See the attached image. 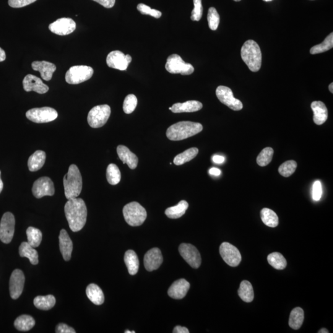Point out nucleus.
Returning <instances> with one entry per match:
<instances>
[{
	"label": "nucleus",
	"instance_id": "obj_15",
	"mask_svg": "<svg viewBox=\"0 0 333 333\" xmlns=\"http://www.w3.org/2000/svg\"><path fill=\"white\" fill-rule=\"evenodd\" d=\"M132 57L125 54L122 52L116 50L111 51L106 58V63L111 68L126 71L129 65L132 62Z\"/></svg>",
	"mask_w": 333,
	"mask_h": 333
},
{
	"label": "nucleus",
	"instance_id": "obj_30",
	"mask_svg": "<svg viewBox=\"0 0 333 333\" xmlns=\"http://www.w3.org/2000/svg\"><path fill=\"white\" fill-rule=\"evenodd\" d=\"M35 321L32 317L28 315H22L17 317L14 323V325L20 332H28L35 326Z\"/></svg>",
	"mask_w": 333,
	"mask_h": 333
},
{
	"label": "nucleus",
	"instance_id": "obj_7",
	"mask_svg": "<svg viewBox=\"0 0 333 333\" xmlns=\"http://www.w3.org/2000/svg\"><path fill=\"white\" fill-rule=\"evenodd\" d=\"M93 72L92 67L90 66H74L67 71L65 78L69 84L77 85L90 79Z\"/></svg>",
	"mask_w": 333,
	"mask_h": 333
},
{
	"label": "nucleus",
	"instance_id": "obj_27",
	"mask_svg": "<svg viewBox=\"0 0 333 333\" xmlns=\"http://www.w3.org/2000/svg\"><path fill=\"white\" fill-rule=\"evenodd\" d=\"M86 294L88 299L95 305L100 306L105 302V296L103 291L95 284H90L87 286Z\"/></svg>",
	"mask_w": 333,
	"mask_h": 333
},
{
	"label": "nucleus",
	"instance_id": "obj_57",
	"mask_svg": "<svg viewBox=\"0 0 333 333\" xmlns=\"http://www.w3.org/2000/svg\"><path fill=\"white\" fill-rule=\"evenodd\" d=\"M329 90L332 93H333V83H332L331 84L329 85Z\"/></svg>",
	"mask_w": 333,
	"mask_h": 333
},
{
	"label": "nucleus",
	"instance_id": "obj_11",
	"mask_svg": "<svg viewBox=\"0 0 333 333\" xmlns=\"http://www.w3.org/2000/svg\"><path fill=\"white\" fill-rule=\"evenodd\" d=\"M216 95L221 103L233 111H240L243 105L240 100L234 97L232 90L225 86H219L216 90Z\"/></svg>",
	"mask_w": 333,
	"mask_h": 333
},
{
	"label": "nucleus",
	"instance_id": "obj_55",
	"mask_svg": "<svg viewBox=\"0 0 333 333\" xmlns=\"http://www.w3.org/2000/svg\"><path fill=\"white\" fill-rule=\"evenodd\" d=\"M2 189H3V183L1 178V171H0V193H1Z\"/></svg>",
	"mask_w": 333,
	"mask_h": 333
},
{
	"label": "nucleus",
	"instance_id": "obj_60",
	"mask_svg": "<svg viewBox=\"0 0 333 333\" xmlns=\"http://www.w3.org/2000/svg\"><path fill=\"white\" fill-rule=\"evenodd\" d=\"M234 1H237V2H238V1H240L241 0H234Z\"/></svg>",
	"mask_w": 333,
	"mask_h": 333
},
{
	"label": "nucleus",
	"instance_id": "obj_35",
	"mask_svg": "<svg viewBox=\"0 0 333 333\" xmlns=\"http://www.w3.org/2000/svg\"><path fill=\"white\" fill-rule=\"evenodd\" d=\"M261 217L263 223L269 227H277L279 223L277 214L268 208H264L261 212Z\"/></svg>",
	"mask_w": 333,
	"mask_h": 333
},
{
	"label": "nucleus",
	"instance_id": "obj_42",
	"mask_svg": "<svg viewBox=\"0 0 333 333\" xmlns=\"http://www.w3.org/2000/svg\"><path fill=\"white\" fill-rule=\"evenodd\" d=\"M297 163L295 161H288L282 164L278 168V171L281 175L284 177H289L293 175L297 168Z\"/></svg>",
	"mask_w": 333,
	"mask_h": 333
},
{
	"label": "nucleus",
	"instance_id": "obj_38",
	"mask_svg": "<svg viewBox=\"0 0 333 333\" xmlns=\"http://www.w3.org/2000/svg\"><path fill=\"white\" fill-rule=\"evenodd\" d=\"M27 233L28 243L33 248H37L42 240V233L38 228L30 226L27 228Z\"/></svg>",
	"mask_w": 333,
	"mask_h": 333
},
{
	"label": "nucleus",
	"instance_id": "obj_25",
	"mask_svg": "<svg viewBox=\"0 0 333 333\" xmlns=\"http://www.w3.org/2000/svg\"><path fill=\"white\" fill-rule=\"evenodd\" d=\"M171 108L173 113H194L201 110L202 104L197 101H188L183 103L174 104Z\"/></svg>",
	"mask_w": 333,
	"mask_h": 333
},
{
	"label": "nucleus",
	"instance_id": "obj_29",
	"mask_svg": "<svg viewBox=\"0 0 333 333\" xmlns=\"http://www.w3.org/2000/svg\"><path fill=\"white\" fill-rule=\"evenodd\" d=\"M124 261L128 269L129 274L135 275L137 274L139 269V260L135 252L129 250L124 256Z\"/></svg>",
	"mask_w": 333,
	"mask_h": 333
},
{
	"label": "nucleus",
	"instance_id": "obj_1",
	"mask_svg": "<svg viewBox=\"0 0 333 333\" xmlns=\"http://www.w3.org/2000/svg\"><path fill=\"white\" fill-rule=\"evenodd\" d=\"M65 214L70 228L77 232L84 227L87 222V209L81 198L69 199L64 207Z\"/></svg>",
	"mask_w": 333,
	"mask_h": 333
},
{
	"label": "nucleus",
	"instance_id": "obj_14",
	"mask_svg": "<svg viewBox=\"0 0 333 333\" xmlns=\"http://www.w3.org/2000/svg\"><path fill=\"white\" fill-rule=\"evenodd\" d=\"M54 191L53 182L47 176L36 179L33 184L32 193L37 199L46 196H53Z\"/></svg>",
	"mask_w": 333,
	"mask_h": 333
},
{
	"label": "nucleus",
	"instance_id": "obj_32",
	"mask_svg": "<svg viewBox=\"0 0 333 333\" xmlns=\"http://www.w3.org/2000/svg\"><path fill=\"white\" fill-rule=\"evenodd\" d=\"M238 295L245 303H251L254 300V293L251 283L247 280L241 283L238 291Z\"/></svg>",
	"mask_w": 333,
	"mask_h": 333
},
{
	"label": "nucleus",
	"instance_id": "obj_9",
	"mask_svg": "<svg viewBox=\"0 0 333 333\" xmlns=\"http://www.w3.org/2000/svg\"><path fill=\"white\" fill-rule=\"evenodd\" d=\"M58 116V112L49 107L31 109L26 113V117L28 120L37 124L53 121Z\"/></svg>",
	"mask_w": 333,
	"mask_h": 333
},
{
	"label": "nucleus",
	"instance_id": "obj_56",
	"mask_svg": "<svg viewBox=\"0 0 333 333\" xmlns=\"http://www.w3.org/2000/svg\"><path fill=\"white\" fill-rule=\"evenodd\" d=\"M329 332L326 329H322L319 332V333H329Z\"/></svg>",
	"mask_w": 333,
	"mask_h": 333
},
{
	"label": "nucleus",
	"instance_id": "obj_10",
	"mask_svg": "<svg viewBox=\"0 0 333 333\" xmlns=\"http://www.w3.org/2000/svg\"><path fill=\"white\" fill-rule=\"evenodd\" d=\"M15 218L11 212H6L2 215L0 222V239L2 243H11L14 236Z\"/></svg>",
	"mask_w": 333,
	"mask_h": 333
},
{
	"label": "nucleus",
	"instance_id": "obj_53",
	"mask_svg": "<svg viewBox=\"0 0 333 333\" xmlns=\"http://www.w3.org/2000/svg\"><path fill=\"white\" fill-rule=\"evenodd\" d=\"M209 173L210 174H211V175H212L219 176L221 174V171L220 169L213 167L210 169Z\"/></svg>",
	"mask_w": 333,
	"mask_h": 333
},
{
	"label": "nucleus",
	"instance_id": "obj_23",
	"mask_svg": "<svg viewBox=\"0 0 333 333\" xmlns=\"http://www.w3.org/2000/svg\"><path fill=\"white\" fill-rule=\"evenodd\" d=\"M117 153L122 162L126 164L130 168L135 169L137 168L139 159L136 155L130 151L128 148L123 145H119L117 148Z\"/></svg>",
	"mask_w": 333,
	"mask_h": 333
},
{
	"label": "nucleus",
	"instance_id": "obj_19",
	"mask_svg": "<svg viewBox=\"0 0 333 333\" xmlns=\"http://www.w3.org/2000/svg\"><path fill=\"white\" fill-rule=\"evenodd\" d=\"M163 255L160 249L153 248L145 254L144 265L145 269L148 272H152L158 269L163 264Z\"/></svg>",
	"mask_w": 333,
	"mask_h": 333
},
{
	"label": "nucleus",
	"instance_id": "obj_50",
	"mask_svg": "<svg viewBox=\"0 0 333 333\" xmlns=\"http://www.w3.org/2000/svg\"><path fill=\"white\" fill-rule=\"evenodd\" d=\"M93 1L102 5L106 8H111L114 6L116 2V0H93Z\"/></svg>",
	"mask_w": 333,
	"mask_h": 333
},
{
	"label": "nucleus",
	"instance_id": "obj_51",
	"mask_svg": "<svg viewBox=\"0 0 333 333\" xmlns=\"http://www.w3.org/2000/svg\"><path fill=\"white\" fill-rule=\"evenodd\" d=\"M173 333H189L188 329H186V327H183L181 326H176L175 329H173Z\"/></svg>",
	"mask_w": 333,
	"mask_h": 333
},
{
	"label": "nucleus",
	"instance_id": "obj_28",
	"mask_svg": "<svg viewBox=\"0 0 333 333\" xmlns=\"http://www.w3.org/2000/svg\"><path fill=\"white\" fill-rule=\"evenodd\" d=\"M19 252L20 257H27L32 265L38 264V252L28 242H23L20 244Z\"/></svg>",
	"mask_w": 333,
	"mask_h": 333
},
{
	"label": "nucleus",
	"instance_id": "obj_40",
	"mask_svg": "<svg viewBox=\"0 0 333 333\" xmlns=\"http://www.w3.org/2000/svg\"><path fill=\"white\" fill-rule=\"evenodd\" d=\"M333 33L330 34L325 39V40L319 45L313 46L311 49L312 54H317L324 53L333 48Z\"/></svg>",
	"mask_w": 333,
	"mask_h": 333
},
{
	"label": "nucleus",
	"instance_id": "obj_2",
	"mask_svg": "<svg viewBox=\"0 0 333 333\" xmlns=\"http://www.w3.org/2000/svg\"><path fill=\"white\" fill-rule=\"evenodd\" d=\"M201 124L190 121L177 122L168 127L166 136L171 141H180L194 136L202 131Z\"/></svg>",
	"mask_w": 333,
	"mask_h": 333
},
{
	"label": "nucleus",
	"instance_id": "obj_31",
	"mask_svg": "<svg viewBox=\"0 0 333 333\" xmlns=\"http://www.w3.org/2000/svg\"><path fill=\"white\" fill-rule=\"evenodd\" d=\"M188 206V203L183 200V201H179L178 204L175 206L167 208L166 210L165 214L171 219H176V218L181 217L185 214Z\"/></svg>",
	"mask_w": 333,
	"mask_h": 333
},
{
	"label": "nucleus",
	"instance_id": "obj_12",
	"mask_svg": "<svg viewBox=\"0 0 333 333\" xmlns=\"http://www.w3.org/2000/svg\"><path fill=\"white\" fill-rule=\"evenodd\" d=\"M179 252L188 264L194 269H198L201 264V256L196 247L191 244L183 243L179 247Z\"/></svg>",
	"mask_w": 333,
	"mask_h": 333
},
{
	"label": "nucleus",
	"instance_id": "obj_13",
	"mask_svg": "<svg viewBox=\"0 0 333 333\" xmlns=\"http://www.w3.org/2000/svg\"><path fill=\"white\" fill-rule=\"evenodd\" d=\"M220 254L223 261L230 267L238 266L241 261L240 252L232 244L224 242L220 246Z\"/></svg>",
	"mask_w": 333,
	"mask_h": 333
},
{
	"label": "nucleus",
	"instance_id": "obj_34",
	"mask_svg": "<svg viewBox=\"0 0 333 333\" xmlns=\"http://www.w3.org/2000/svg\"><path fill=\"white\" fill-rule=\"evenodd\" d=\"M304 320L303 309L301 308H296L291 312L289 325L293 330H299L303 325Z\"/></svg>",
	"mask_w": 333,
	"mask_h": 333
},
{
	"label": "nucleus",
	"instance_id": "obj_16",
	"mask_svg": "<svg viewBox=\"0 0 333 333\" xmlns=\"http://www.w3.org/2000/svg\"><path fill=\"white\" fill-rule=\"evenodd\" d=\"M76 28V23L71 18L63 17L49 25V29L56 35L64 36L72 33Z\"/></svg>",
	"mask_w": 333,
	"mask_h": 333
},
{
	"label": "nucleus",
	"instance_id": "obj_39",
	"mask_svg": "<svg viewBox=\"0 0 333 333\" xmlns=\"http://www.w3.org/2000/svg\"><path fill=\"white\" fill-rule=\"evenodd\" d=\"M106 178L109 184L116 185L121 179V173L118 166L114 164L109 165L106 170Z\"/></svg>",
	"mask_w": 333,
	"mask_h": 333
},
{
	"label": "nucleus",
	"instance_id": "obj_61",
	"mask_svg": "<svg viewBox=\"0 0 333 333\" xmlns=\"http://www.w3.org/2000/svg\"><path fill=\"white\" fill-rule=\"evenodd\" d=\"M168 109H169V110H171V107H170V108H169Z\"/></svg>",
	"mask_w": 333,
	"mask_h": 333
},
{
	"label": "nucleus",
	"instance_id": "obj_26",
	"mask_svg": "<svg viewBox=\"0 0 333 333\" xmlns=\"http://www.w3.org/2000/svg\"><path fill=\"white\" fill-rule=\"evenodd\" d=\"M46 153L43 151H36L30 156L28 160V169L30 171H36L40 170L45 165Z\"/></svg>",
	"mask_w": 333,
	"mask_h": 333
},
{
	"label": "nucleus",
	"instance_id": "obj_41",
	"mask_svg": "<svg viewBox=\"0 0 333 333\" xmlns=\"http://www.w3.org/2000/svg\"><path fill=\"white\" fill-rule=\"evenodd\" d=\"M274 151L272 148H265L257 158V163L260 166H265L269 165L274 156Z\"/></svg>",
	"mask_w": 333,
	"mask_h": 333
},
{
	"label": "nucleus",
	"instance_id": "obj_4",
	"mask_svg": "<svg viewBox=\"0 0 333 333\" xmlns=\"http://www.w3.org/2000/svg\"><path fill=\"white\" fill-rule=\"evenodd\" d=\"M241 55L250 71L254 72L259 71L262 65V52L256 41H246L242 46Z\"/></svg>",
	"mask_w": 333,
	"mask_h": 333
},
{
	"label": "nucleus",
	"instance_id": "obj_24",
	"mask_svg": "<svg viewBox=\"0 0 333 333\" xmlns=\"http://www.w3.org/2000/svg\"><path fill=\"white\" fill-rule=\"evenodd\" d=\"M311 108L314 112V123L321 126L327 121L328 119V109L325 104L322 101H314L311 104Z\"/></svg>",
	"mask_w": 333,
	"mask_h": 333
},
{
	"label": "nucleus",
	"instance_id": "obj_8",
	"mask_svg": "<svg viewBox=\"0 0 333 333\" xmlns=\"http://www.w3.org/2000/svg\"><path fill=\"white\" fill-rule=\"evenodd\" d=\"M166 69L170 74L183 75H191L194 71V67L191 64L186 63L176 54H171L168 57L166 60Z\"/></svg>",
	"mask_w": 333,
	"mask_h": 333
},
{
	"label": "nucleus",
	"instance_id": "obj_5",
	"mask_svg": "<svg viewBox=\"0 0 333 333\" xmlns=\"http://www.w3.org/2000/svg\"><path fill=\"white\" fill-rule=\"evenodd\" d=\"M123 214L125 220L132 226L142 225L147 217V210L137 202H130L125 205Z\"/></svg>",
	"mask_w": 333,
	"mask_h": 333
},
{
	"label": "nucleus",
	"instance_id": "obj_22",
	"mask_svg": "<svg viewBox=\"0 0 333 333\" xmlns=\"http://www.w3.org/2000/svg\"><path fill=\"white\" fill-rule=\"evenodd\" d=\"M59 241L60 251H61L62 257L65 261H69L71 258L73 244L68 233L64 229H62L60 231Z\"/></svg>",
	"mask_w": 333,
	"mask_h": 333
},
{
	"label": "nucleus",
	"instance_id": "obj_21",
	"mask_svg": "<svg viewBox=\"0 0 333 333\" xmlns=\"http://www.w3.org/2000/svg\"><path fill=\"white\" fill-rule=\"evenodd\" d=\"M32 67L34 71L40 72L41 78L46 81H49L52 79L53 73L56 70L55 65L45 61L33 62Z\"/></svg>",
	"mask_w": 333,
	"mask_h": 333
},
{
	"label": "nucleus",
	"instance_id": "obj_59",
	"mask_svg": "<svg viewBox=\"0 0 333 333\" xmlns=\"http://www.w3.org/2000/svg\"><path fill=\"white\" fill-rule=\"evenodd\" d=\"M264 1L269 2V1H272V0H264Z\"/></svg>",
	"mask_w": 333,
	"mask_h": 333
},
{
	"label": "nucleus",
	"instance_id": "obj_43",
	"mask_svg": "<svg viewBox=\"0 0 333 333\" xmlns=\"http://www.w3.org/2000/svg\"><path fill=\"white\" fill-rule=\"evenodd\" d=\"M208 24L212 30L217 29L220 23V15L214 7H210L207 14Z\"/></svg>",
	"mask_w": 333,
	"mask_h": 333
},
{
	"label": "nucleus",
	"instance_id": "obj_18",
	"mask_svg": "<svg viewBox=\"0 0 333 333\" xmlns=\"http://www.w3.org/2000/svg\"><path fill=\"white\" fill-rule=\"evenodd\" d=\"M23 87L25 92H35L39 94H45L49 90L48 85H46L42 82L40 78L35 76V75L28 74L26 75L23 80Z\"/></svg>",
	"mask_w": 333,
	"mask_h": 333
},
{
	"label": "nucleus",
	"instance_id": "obj_48",
	"mask_svg": "<svg viewBox=\"0 0 333 333\" xmlns=\"http://www.w3.org/2000/svg\"><path fill=\"white\" fill-rule=\"evenodd\" d=\"M322 195V187L321 182L320 181H316L315 182L313 186V192H312V196L315 201H318L321 199Z\"/></svg>",
	"mask_w": 333,
	"mask_h": 333
},
{
	"label": "nucleus",
	"instance_id": "obj_52",
	"mask_svg": "<svg viewBox=\"0 0 333 333\" xmlns=\"http://www.w3.org/2000/svg\"><path fill=\"white\" fill-rule=\"evenodd\" d=\"M212 160L216 164H222L225 161V158L223 156L215 155L213 156Z\"/></svg>",
	"mask_w": 333,
	"mask_h": 333
},
{
	"label": "nucleus",
	"instance_id": "obj_49",
	"mask_svg": "<svg viewBox=\"0 0 333 333\" xmlns=\"http://www.w3.org/2000/svg\"><path fill=\"white\" fill-rule=\"evenodd\" d=\"M56 333H75L76 332L72 327L64 324H59L56 328Z\"/></svg>",
	"mask_w": 333,
	"mask_h": 333
},
{
	"label": "nucleus",
	"instance_id": "obj_45",
	"mask_svg": "<svg viewBox=\"0 0 333 333\" xmlns=\"http://www.w3.org/2000/svg\"><path fill=\"white\" fill-rule=\"evenodd\" d=\"M137 9L142 14L150 15L151 16L157 18V19L160 18L161 15H162V12L161 11H158V10L152 9L150 6L143 3H140L138 5Z\"/></svg>",
	"mask_w": 333,
	"mask_h": 333
},
{
	"label": "nucleus",
	"instance_id": "obj_3",
	"mask_svg": "<svg viewBox=\"0 0 333 333\" xmlns=\"http://www.w3.org/2000/svg\"><path fill=\"white\" fill-rule=\"evenodd\" d=\"M65 196L67 199L76 198L81 193L82 177L77 166H70L68 172L63 178Z\"/></svg>",
	"mask_w": 333,
	"mask_h": 333
},
{
	"label": "nucleus",
	"instance_id": "obj_58",
	"mask_svg": "<svg viewBox=\"0 0 333 333\" xmlns=\"http://www.w3.org/2000/svg\"><path fill=\"white\" fill-rule=\"evenodd\" d=\"M135 332L134 331L132 332H130L129 330H127V331L125 332V333H135Z\"/></svg>",
	"mask_w": 333,
	"mask_h": 333
},
{
	"label": "nucleus",
	"instance_id": "obj_20",
	"mask_svg": "<svg viewBox=\"0 0 333 333\" xmlns=\"http://www.w3.org/2000/svg\"><path fill=\"white\" fill-rule=\"evenodd\" d=\"M190 288V284L184 279L175 281L168 290V295L175 299H181L185 297Z\"/></svg>",
	"mask_w": 333,
	"mask_h": 333
},
{
	"label": "nucleus",
	"instance_id": "obj_36",
	"mask_svg": "<svg viewBox=\"0 0 333 333\" xmlns=\"http://www.w3.org/2000/svg\"><path fill=\"white\" fill-rule=\"evenodd\" d=\"M199 150L196 148H191L185 152L176 156L173 160V163L176 166H181L193 160L198 154Z\"/></svg>",
	"mask_w": 333,
	"mask_h": 333
},
{
	"label": "nucleus",
	"instance_id": "obj_17",
	"mask_svg": "<svg viewBox=\"0 0 333 333\" xmlns=\"http://www.w3.org/2000/svg\"><path fill=\"white\" fill-rule=\"evenodd\" d=\"M24 283V273L19 269L14 270L9 280V292L12 299H17L22 295Z\"/></svg>",
	"mask_w": 333,
	"mask_h": 333
},
{
	"label": "nucleus",
	"instance_id": "obj_54",
	"mask_svg": "<svg viewBox=\"0 0 333 333\" xmlns=\"http://www.w3.org/2000/svg\"><path fill=\"white\" fill-rule=\"evenodd\" d=\"M6 59V53L1 48H0V62L4 61Z\"/></svg>",
	"mask_w": 333,
	"mask_h": 333
},
{
	"label": "nucleus",
	"instance_id": "obj_44",
	"mask_svg": "<svg viewBox=\"0 0 333 333\" xmlns=\"http://www.w3.org/2000/svg\"><path fill=\"white\" fill-rule=\"evenodd\" d=\"M137 104L138 100L136 96L133 94L127 95L124 101V113L127 114L132 113L136 109Z\"/></svg>",
	"mask_w": 333,
	"mask_h": 333
},
{
	"label": "nucleus",
	"instance_id": "obj_46",
	"mask_svg": "<svg viewBox=\"0 0 333 333\" xmlns=\"http://www.w3.org/2000/svg\"><path fill=\"white\" fill-rule=\"evenodd\" d=\"M194 9L191 12V19L199 21L202 16L203 7L202 0H193Z\"/></svg>",
	"mask_w": 333,
	"mask_h": 333
},
{
	"label": "nucleus",
	"instance_id": "obj_37",
	"mask_svg": "<svg viewBox=\"0 0 333 333\" xmlns=\"http://www.w3.org/2000/svg\"><path fill=\"white\" fill-rule=\"evenodd\" d=\"M268 262L272 267L277 270L285 269L287 265V262L283 255L275 252L270 254L267 257Z\"/></svg>",
	"mask_w": 333,
	"mask_h": 333
},
{
	"label": "nucleus",
	"instance_id": "obj_6",
	"mask_svg": "<svg viewBox=\"0 0 333 333\" xmlns=\"http://www.w3.org/2000/svg\"><path fill=\"white\" fill-rule=\"evenodd\" d=\"M111 113L110 106L108 105L96 106L88 114V123L92 128H100L108 122Z\"/></svg>",
	"mask_w": 333,
	"mask_h": 333
},
{
	"label": "nucleus",
	"instance_id": "obj_33",
	"mask_svg": "<svg viewBox=\"0 0 333 333\" xmlns=\"http://www.w3.org/2000/svg\"><path fill=\"white\" fill-rule=\"evenodd\" d=\"M36 308L42 311H48L53 308L56 304V299L53 295L38 296L33 300Z\"/></svg>",
	"mask_w": 333,
	"mask_h": 333
},
{
	"label": "nucleus",
	"instance_id": "obj_47",
	"mask_svg": "<svg viewBox=\"0 0 333 333\" xmlns=\"http://www.w3.org/2000/svg\"><path fill=\"white\" fill-rule=\"evenodd\" d=\"M36 1V0H9L8 4L10 6L14 8H20L32 4Z\"/></svg>",
	"mask_w": 333,
	"mask_h": 333
}]
</instances>
